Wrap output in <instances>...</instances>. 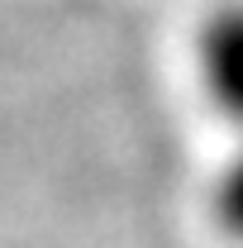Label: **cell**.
<instances>
[{
	"instance_id": "2",
	"label": "cell",
	"mask_w": 243,
	"mask_h": 248,
	"mask_svg": "<svg viewBox=\"0 0 243 248\" xmlns=\"http://www.w3.org/2000/svg\"><path fill=\"white\" fill-rule=\"evenodd\" d=\"M210 215H214V224H219V234H224V239L243 244V148L229 157V162H224V172L214 177Z\"/></svg>"
},
{
	"instance_id": "1",
	"label": "cell",
	"mask_w": 243,
	"mask_h": 248,
	"mask_svg": "<svg viewBox=\"0 0 243 248\" xmlns=\"http://www.w3.org/2000/svg\"><path fill=\"white\" fill-rule=\"evenodd\" d=\"M200 72L219 115L243 134V5L214 10L200 29Z\"/></svg>"
}]
</instances>
